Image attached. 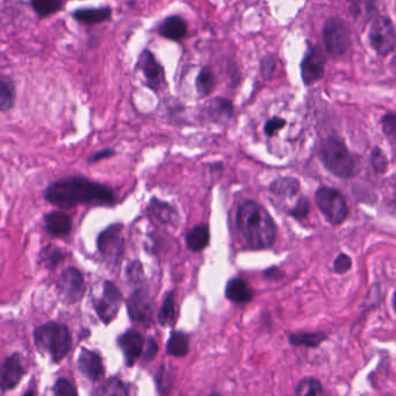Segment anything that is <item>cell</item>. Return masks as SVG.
Returning a JSON list of instances; mask_svg holds the SVG:
<instances>
[{"label":"cell","mask_w":396,"mask_h":396,"mask_svg":"<svg viewBox=\"0 0 396 396\" xmlns=\"http://www.w3.org/2000/svg\"><path fill=\"white\" fill-rule=\"evenodd\" d=\"M44 199L65 210L79 205L114 206L116 203V196L112 189L85 177L77 176L51 183L44 191Z\"/></svg>","instance_id":"1"},{"label":"cell","mask_w":396,"mask_h":396,"mask_svg":"<svg viewBox=\"0 0 396 396\" xmlns=\"http://www.w3.org/2000/svg\"><path fill=\"white\" fill-rule=\"evenodd\" d=\"M236 226L247 245L254 250H264L277 240V224L264 206L247 200L238 207Z\"/></svg>","instance_id":"2"},{"label":"cell","mask_w":396,"mask_h":396,"mask_svg":"<svg viewBox=\"0 0 396 396\" xmlns=\"http://www.w3.org/2000/svg\"><path fill=\"white\" fill-rule=\"evenodd\" d=\"M322 164L334 176L350 179L359 173V163L343 139L330 136L322 142L320 149Z\"/></svg>","instance_id":"3"},{"label":"cell","mask_w":396,"mask_h":396,"mask_svg":"<svg viewBox=\"0 0 396 396\" xmlns=\"http://www.w3.org/2000/svg\"><path fill=\"white\" fill-rule=\"evenodd\" d=\"M34 342L41 353L61 362L71 350L72 337L67 325L50 321L35 329Z\"/></svg>","instance_id":"4"},{"label":"cell","mask_w":396,"mask_h":396,"mask_svg":"<svg viewBox=\"0 0 396 396\" xmlns=\"http://www.w3.org/2000/svg\"><path fill=\"white\" fill-rule=\"evenodd\" d=\"M315 201L322 215L332 226H341L349 217L346 198L334 187H320L316 191Z\"/></svg>","instance_id":"5"},{"label":"cell","mask_w":396,"mask_h":396,"mask_svg":"<svg viewBox=\"0 0 396 396\" xmlns=\"http://www.w3.org/2000/svg\"><path fill=\"white\" fill-rule=\"evenodd\" d=\"M122 231L123 226L121 224H112L102 231L97 240L99 252L109 264H119L125 254V238Z\"/></svg>","instance_id":"6"},{"label":"cell","mask_w":396,"mask_h":396,"mask_svg":"<svg viewBox=\"0 0 396 396\" xmlns=\"http://www.w3.org/2000/svg\"><path fill=\"white\" fill-rule=\"evenodd\" d=\"M323 41L329 54L334 57L343 56L351 44L349 26L339 18L329 19L323 31Z\"/></svg>","instance_id":"7"},{"label":"cell","mask_w":396,"mask_h":396,"mask_svg":"<svg viewBox=\"0 0 396 396\" xmlns=\"http://www.w3.org/2000/svg\"><path fill=\"white\" fill-rule=\"evenodd\" d=\"M369 42L380 56H387L396 43L395 28L390 18L379 15L373 20L369 32Z\"/></svg>","instance_id":"8"},{"label":"cell","mask_w":396,"mask_h":396,"mask_svg":"<svg viewBox=\"0 0 396 396\" xmlns=\"http://www.w3.org/2000/svg\"><path fill=\"white\" fill-rule=\"evenodd\" d=\"M122 294L112 281L102 282V293L93 298V308L100 321L109 325L116 318L121 306Z\"/></svg>","instance_id":"9"},{"label":"cell","mask_w":396,"mask_h":396,"mask_svg":"<svg viewBox=\"0 0 396 396\" xmlns=\"http://www.w3.org/2000/svg\"><path fill=\"white\" fill-rule=\"evenodd\" d=\"M85 280L81 272L75 268H65L58 279L57 291L62 300L74 305L81 301L85 294Z\"/></svg>","instance_id":"10"},{"label":"cell","mask_w":396,"mask_h":396,"mask_svg":"<svg viewBox=\"0 0 396 396\" xmlns=\"http://www.w3.org/2000/svg\"><path fill=\"white\" fill-rule=\"evenodd\" d=\"M129 318L132 322L150 325L153 318V307L150 300L149 291L146 286L136 288L127 300Z\"/></svg>","instance_id":"11"},{"label":"cell","mask_w":396,"mask_h":396,"mask_svg":"<svg viewBox=\"0 0 396 396\" xmlns=\"http://www.w3.org/2000/svg\"><path fill=\"white\" fill-rule=\"evenodd\" d=\"M26 371L20 353H14L7 357L1 366V374H0L1 392L5 393L8 390H14L20 383Z\"/></svg>","instance_id":"12"},{"label":"cell","mask_w":396,"mask_h":396,"mask_svg":"<svg viewBox=\"0 0 396 396\" xmlns=\"http://www.w3.org/2000/svg\"><path fill=\"white\" fill-rule=\"evenodd\" d=\"M325 71V57L320 47H314L306 55L301 63L302 81L306 86L315 84Z\"/></svg>","instance_id":"13"},{"label":"cell","mask_w":396,"mask_h":396,"mask_svg":"<svg viewBox=\"0 0 396 396\" xmlns=\"http://www.w3.org/2000/svg\"><path fill=\"white\" fill-rule=\"evenodd\" d=\"M139 65L142 70L146 84L153 91H159L164 85L165 77L162 65L159 64L153 53L149 50L143 51L139 56Z\"/></svg>","instance_id":"14"},{"label":"cell","mask_w":396,"mask_h":396,"mask_svg":"<svg viewBox=\"0 0 396 396\" xmlns=\"http://www.w3.org/2000/svg\"><path fill=\"white\" fill-rule=\"evenodd\" d=\"M144 339L143 336L136 330L129 329L123 332L118 339V344L122 353L125 356V364L128 367H132L135 364L136 360L142 355L143 348H144Z\"/></svg>","instance_id":"15"},{"label":"cell","mask_w":396,"mask_h":396,"mask_svg":"<svg viewBox=\"0 0 396 396\" xmlns=\"http://www.w3.org/2000/svg\"><path fill=\"white\" fill-rule=\"evenodd\" d=\"M77 364H78L79 372L92 383L99 381L104 378L105 367L102 364V357L95 351L83 348L79 353Z\"/></svg>","instance_id":"16"},{"label":"cell","mask_w":396,"mask_h":396,"mask_svg":"<svg viewBox=\"0 0 396 396\" xmlns=\"http://www.w3.org/2000/svg\"><path fill=\"white\" fill-rule=\"evenodd\" d=\"M44 227L48 234L55 238H63L70 234L72 221L64 212H53L44 217Z\"/></svg>","instance_id":"17"},{"label":"cell","mask_w":396,"mask_h":396,"mask_svg":"<svg viewBox=\"0 0 396 396\" xmlns=\"http://www.w3.org/2000/svg\"><path fill=\"white\" fill-rule=\"evenodd\" d=\"M226 298L238 305H247L254 299V291L247 281L240 278H234L228 281L226 286Z\"/></svg>","instance_id":"18"},{"label":"cell","mask_w":396,"mask_h":396,"mask_svg":"<svg viewBox=\"0 0 396 396\" xmlns=\"http://www.w3.org/2000/svg\"><path fill=\"white\" fill-rule=\"evenodd\" d=\"M159 34L171 41H179L187 34L186 21L178 15L166 18L159 26Z\"/></svg>","instance_id":"19"},{"label":"cell","mask_w":396,"mask_h":396,"mask_svg":"<svg viewBox=\"0 0 396 396\" xmlns=\"http://www.w3.org/2000/svg\"><path fill=\"white\" fill-rule=\"evenodd\" d=\"M148 212L161 224H175L178 221V213L171 205L162 200L153 198L148 206Z\"/></svg>","instance_id":"20"},{"label":"cell","mask_w":396,"mask_h":396,"mask_svg":"<svg viewBox=\"0 0 396 396\" xmlns=\"http://www.w3.org/2000/svg\"><path fill=\"white\" fill-rule=\"evenodd\" d=\"M112 17V10L109 7L100 8H83L76 11L74 18L76 20L84 25H97L109 21Z\"/></svg>","instance_id":"21"},{"label":"cell","mask_w":396,"mask_h":396,"mask_svg":"<svg viewBox=\"0 0 396 396\" xmlns=\"http://www.w3.org/2000/svg\"><path fill=\"white\" fill-rule=\"evenodd\" d=\"M186 247L194 252L206 249L210 244V227L207 224H199L192 228L186 235Z\"/></svg>","instance_id":"22"},{"label":"cell","mask_w":396,"mask_h":396,"mask_svg":"<svg viewBox=\"0 0 396 396\" xmlns=\"http://www.w3.org/2000/svg\"><path fill=\"white\" fill-rule=\"evenodd\" d=\"M328 335L325 332H295L289 335L291 346H303L309 349H315L321 346L322 343L327 341Z\"/></svg>","instance_id":"23"},{"label":"cell","mask_w":396,"mask_h":396,"mask_svg":"<svg viewBox=\"0 0 396 396\" xmlns=\"http://www.w3.org/2000/svg\"><path fill=\"white\" fill-rule=\"evenodd\" d=\"M190 350V337L183 332H175L166 344V353L172 357H185Z\"/></svg>","instance_id":"24"},{"label":"cell","mask_w":396,"mask_h":396,"mask_svg":"<svg viewBox=\"0 0 396 396\" xmlns=\"http://www.w3.org/2000/svg\"><path fill=\"white\" fill-rule=\"evenodd\" d=\"M65 258H67V254L64 251L49 244L43 249H41L40 254H39V263L43 265L44 268H47L48 270H54L65 261Z\"/></svg>","instance_id":"25"},{"label":"cell","mask_w":396,"mask_h":396,"mask_svg":"<svg viewBox=\"0 0 396 396\" xmlns=\"http://www.w3.org/2000/svg\"><path fill=\"white\" fill-rule=\"evenodd\" d=\"M300 189H301L300 182L293 177H282V178L275 180L270 185V191L272 193L285 198L294 197Z\"/></svg>","instance_id":"26"},{"label":"cell","mask_w":396,"mask_h":396,"mask_svg":"<svg viewBox=\"0 0 396 396\" xmlns=\"http://www.w3.org/2000/svg\"><path fill=\"white\" fill-rule=\"evenodd\" d=\"M207 113L215 121H222V120L231 119L234 113V107L233 104L226 99H214L210 102Z\"/></svg>","instance_id":"27"},{"label":"cell","mask_w":396,"mask_h":396,"mask_svg":"<svg viewBox=\"0 0 396 396\" xmlns=\"http://www.w3.org/2000/svg\"><path fill=\"white\" fill-rule=\"evenodd\" d=\"M15 102V86L12 79L6 76L1 77L0 81V109L1 112L6 113L13 109Z\"/></svg>","instance_id":"28"},{"label":"cell","mask_w":396,"mask_h":396,"mask_svg":"<svg viewBox=\"0 0 396 396\" xmlns=\"http://www.w3.org/2000/svg\"><path fill=\"white\" fill-rule=\"evenodd\" d=\"M176 295L173 292H169L166 294L164 301H163L162 307L159 309L158 322L159 325L163 327L172 325L176 321Z\"/></svg>","instance_id":"29"},{"label":"cell","mask_w":396,"mask_h":396,"mask_svg":"<svg viewBox=\"0 0 396 396\" xmlns=\"http://www.w3.org/2000/svg\"><path fill=\"white\" fill-rule=\"evenodd\" d=\"M215 86V77L210 68H203L198 74L196 79V88L200 97H206L210 95Z\"/></svg>","instance_id":"30"},{"label":"cell","mask_w":396,"mask_h":396,"mask_svg":"<svg viewBox=\"0 0 396 396\" xmlns=\"http://www.w3.org/2000/svg\"><path fill=\"white\" fill-rule=\"evenodd\" d=\"M32 7L40 17L57 13L63 7V0H31Z\"/></svg>","instance_id":"31"},{"label":"cell","mask_w":396,"mask_h":396,"mask_svg":"<svg viewBox=\"0 0 396 396\" xmlns=\"http://www.w3.org/2000/svg\"><path fill=\"white\" fill-rule=\"evenodd\" d=\"M295 395H323L325 390L322 383L315 378H306L298 383L294 390Z\"/></svg>","instance_id":"32"},{"label":"cell","mask_w":396,"mask_h":396,"mask_svg":"<svg viewBox=\"0 0 396 396\" xmlns=\"http://www.w3.org/2000/svg\"><path fill=\"white\" fill-rule=\"evenodd\" d=\"M99 394L102 395H128V387L118 376H112L100 386Z\"/></svg>","instance_id":"33"},{"label":"cell","mask_w":396,"mask_h":396,"mask_svg":"<svg viewBox=\"0 0 396 396\" xmlns=\"http://www.w3.org/2000/svg\"><path fill=\"white\" fill-rule=\"evenodd\" d=\"M155 383H156L157 392L161 395L170 393L171 386H172V378L165 364H162L159 367L158 372L155 376Z\"/></svg>","instance_id":"34"},{"label":"cell","mask_w":396,"mask_h":396,"mask_svg":"<svg viewBox=\"0 0 396 396\" xmlns=\"http://www.w3.org/2000/svg\"><path fill=\"white\" fill-rule=\"evenodd\" d=\"M376 0H350V10L355 17L372 14L376 11Z\"/></svg>","instance_id":"35"},{"label":"cell","mask_w":396,"mask_h":396,"mask_svg":"<svg viewBox=\"0 0 396 396\" xmlns=\"http://www.w3.org/2000/svg\"><path fill=\"white\" fill-rule=\"evenodd\" d=\"M371 164L376 173L383 175L386 172L388 168V161H387L386 155L380 148H374L371 153Z\"/></svg>","instance_id":"36"},{"label":"cell","mask_w":396,"mask_h":396,"mask_svg":"<svg viewBox=\"0 0 396 396\" xmlns=\"http://www.w3.org/2000/svg\"><path fill=\"white\" fill-rule=\"evenodd\" d=\"M383 132L386 136L387 139L392 143H396V114L395 113H388L383 116L381 119Z\"/></svg>","instance_id":"37"},{"label":"cell","mask_w":396,"mask_h":396,"mask_svg":"<svg viewBox=\"0 0 396 396\" xmlns=\"http://www.w3.org/2000/svg\"><path fill=\"white\" fill-rule=\"evenodd\" d=\"M309 210H310V203H309L308 198L301 197L292 210H287V213L296 220H303L308 217Z\"/></svg>","instance_id":"38"},{"label":"cell","mask_w":396,"mask_h":396,"mask_svg":"<svg viewBox=\"0 0 396 396\" xmlns=\"http://www.w3.org/2000/svg\"><path fill=\"white\" fill-rule=\"evenodd\" d=\"M54 393L56 395H71L75 396L77 395V390H76V387L72 385L69 380L64 379V378H60V379L55 383L54 388Z\"/></svg>","instance_id":"39"},{"label":"cell","mask_w":396,"mask_h":396,"mask_svg":"<svg viewBox=\"0 0 396 396\" xmlns=\"http://www.w3.org/2000/svg\"><path fill=\"white\" fill-rule=\"evenodd\" d=\"M143 268L142 264L139 261H134L129 264L127 268V278L132 284H141L143 280Z\"/></svg>","instance_id":"40"},{"label":"cell","mask_w":396,"mask_h":396,"mask_svg":"<svg viewBox=\"0 0 396 396\" xmlns=\"http://www.w3.org/2000/svg\"><path fill=\"white\" fill-rule=\"evenodd\" d=\"M353 266V259L346 254H339L334 261V270L339 275H344Z\"/></svg>","instance_id":"41"},{"label":"cell","mask_w":396,"mask_h":396,"mask_svg":"<svg viewBox=\"0 0 396 396\" xmlns=\"http://www.w3.org/2000/svg\"><path fill=\"white\" fill-rule=\"evenodd\" d=\"M285 125H286V121L284 119H281L279 116H275V118L268 120L265 123V134L271 137V136L275 135L280 129L284 128Z\"/></svg>","instance_id":"42"},{"label":"cell","mask_w":396,"mask_h":396,"mask_svg":"<svg viewBox=\"0 0 396 396\" xmlns=\"http://www.w3.org/2000/svg\"><path fill=\"white\" fill-rule=\"evenodd\" d=\"M157 353H158V344L155 339L150 337V339H146V348L144 350V353H143V358L146 362H151L156 358Z\"/></svg>","instance_id":"43"},{"label":"cell","mask_w":396,"mask_h":396,"mask_svg":"<svg viewBox=\"0 0 396 396\" xmlns=\"http://www.w3.org/2000/svg\"><path fill=\"white\" fill-rule=\"evenodd\" d=\"M275 60L272 57H266L261 61V75L268 78V77H271L272 74L275 71Z\"/></svg>","instance_id":"44"},{"label":"cell","mask_w":396,"mask_h":396,"mask_svg":"<svg viewBox=\"0 0 396 396\" xmlns=\"http://www.w3.org/2000/svg\"><path fill=\"white\" fill-rule=\"evenodd\" d=\"M116 155V151L113 149H104L100 150V151H97V153H93L90 159H88V162L90 163H97L100 162L102 159L109 158V157L114 156Z\"/></svg>","instance_id":"45"},{"label":"cell","mask_w":396,"mask_h":396,"mask_svg":"<svg viewBox=\"0 0 396 396\" xmlns=\"http://www.w3.org/2000/svg\"><path fill=\"white\" fill-rule=\"evenodd\" d=\"M284 271H282L281 268H277V266L268 268V270L264 272V277L272 281L279 280V279L284 277Z\"/></svg>","instance_id":"46"},{"label":"cell","mask_w":396,"mask_h":396,"mask_svg":"<svg viewBox=\"0 0 396 396\" xmlns=\"http://www.w3.org/2000/svg\"><path fill=\"white\" fill-rule=\"evenodd\" d=\"M35 392H32V390H27V392H26V393L24 394V395H34Z\"/></svg>","instance_id":"47"},{"label":"cell","mask_w":396,"mask_h":396,"mask_svg":"<svg viewBox=\"0 0 396 396\" xmlns=\"http://www.w3.org/2000/svg\"><path fill=\"white\" fill-rule=\"evenodd\" d=\"M394 309H395L396 312V293L395 295H394Z\"/></svg>","instance_id":"48"}]
</instances>
